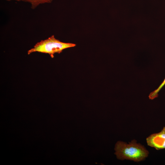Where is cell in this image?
I'll return each instance as SVG.
<instances>
[{"label": "cell", "instance_id": "obj_1", "mask_svg": "<svg viewBox=\"0 0 165 165\" xmlns=\"http://www.w3.org/2000/svg\"><path fill=\"white\" fill-rule=\"evenodd\" d=\"M115 154L117 159L138 162L144 161L148 156V151L143 145L137 143L135 139L127 143L121 141L116 143Z\"/></svg>", "mask_w": 165, "mask_h": 165}, {"label": "cell", "instance_id": "obj_6", "mask_svg": "<svg viewBox=\"0 0 165 165\" xmlns=\"http://www.w3.org/2000/svg\"><path fill=\"white\" fill-rule=\"evenodd\" d=\"M6 0L8 1H12V0H14V1H18V2L24 1V0Z\"/></svg>", "mask_w": 165, "mask_h": 165}, {"label": "cell", "instance_id": "obj_3", "mask_svg": "<svg viewBox=\"0 0 165 165\" xmlns=\"http://www.w3.org/2000/svg\"><path fill=\"white\" fill-rule=\"evenodd\" d=\"M146 141L148 145L157 150L165 149V127L159 132L150 135Z\"/></svg>", "mask_w": 165, "mask_h": 165}, {"label": "cell", "instance_id": "obj_5", "mask_svg": "<svg viewBox=\"0 0 165 165\" xmlns=\"http://www.w3.org/2000/svg\"><path fill=\"white\" fill-rule=\"evenodd\" d=\"M165 85V79L159 86L156 90L151 92L148 96L150 99L153 100L158 97V93L162 88Z\"/></svg>", "mask_w": 165, "mask_h": 165}, {"label": "cell", "instance_id": "obj_2", "mask_svg": "<svg viewBox=\"0 0 165 165\" xmlns=\"http://www.w3.org/2000/svg\"><path fill=\"white\" fill-rule=\"evenodd\" d=\"M75 46L74 43L62 42L52 35L37 42L33 48L28 50L27 53L28 55L35 52L48 54L53 58L55 53H60L64 50Z\"/></svg>", "mask_w": 165, "mask_h": 165}, {"label": "cell", "instance_id": "obj_4", "mask_svg": "<svg viewBox=\"0 0 165 165\" xmlns=\"http://www.w3.org/2000/svg\"><path fill=\"white\" fill-rule=\"evenodd\" d=\"M53 0H24V2H28L31 5V8L34 9L40 4L50 3Z\"/></svg>", "mask_w": 165, "mask_h": 165}]
</instances>
